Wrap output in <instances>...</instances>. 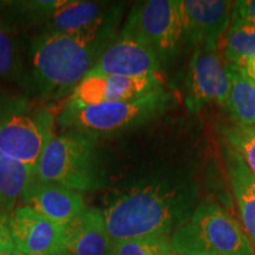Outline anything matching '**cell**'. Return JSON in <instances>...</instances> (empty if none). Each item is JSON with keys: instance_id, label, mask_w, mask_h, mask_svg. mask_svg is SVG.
I'll use <instances>...</instances> for the list:
<instances>
[{"instance_id": "obj_1", "label": "cell", "mask_w": 255, "mask_h": 255, "mask_svg": "<svg viewBox=\"0 0 255 255\" xmlns=\"http://www.w3.org/2000/svg\"><path fill=\"white\" fill-rule=\"evenodd\" d=\"M116 17V15H115ZM76 34L41 32L31 44V68L39 94L62 100L72 94L110 45L116 21Z\"/></svg>"}, {"instance_id": "obj_2", "label": "cell", "mask_w": 255, "mask_h": 255, "mask_svg": "<svg viewBox=\"0 0 255 255\" xmlns=\"http://www.w3.org/2000/svg\"><path fill=\"white\" fill-rule=\"evenodd\" d=\"M189 188L152 183L132 188L111 201L103 210L111 241L149 235H170L193 213Z\"/></svg>"}, {"instance_id": "obj_3", "label": "cell", "mask_w": 255, "mask_h": 255, "mask_svg": "<svg viewBox=\"0 0 255 255\" xmlns=\"http://www.w3.org/2000/svg\"><path fill=\"white\" fill-rule=\"evenodd\" d=\"M170 238L176 255H255L241 226L216 203L195 207Z\"/></svg>"}, {"instance_id": "obj_4", "label": "cell", "mask_w": 255, "mask_h": 255, "mask_svg": "<svg viewBox=\"0 0 255 255\" xmlns=\"http://www.w3.org/2000/svg\"><path fill=\"white\" fill-rule=\"evenodd\" d=\"M103 177L96 152V137L73 130L51 138L36 169V180L60 184L78 193L98 189Z\"/></svg>"}, {"instance_id": "obj_5", "label": "cell", "mask_w": 255, "mask_h": 255, "mask_svg": "<svg viewBox=\"0 0 255 255\" xmlns=\"http://www.w3.org/2000/svg\"><path fill=\"white\" fill-rule=\"evenodd\" d=\"M170 102V94L158 88L133 100L75 108L64 105L57 121L73 131L87 132L95 137L110 135L149 122L163 114Z\"/></svg>"}, {"instance_id": "obj_6", "label": "cell", "mask_w": 255, "mask_h": 255, "mask_svg": "<svg viewBox=\"0 0 255 255\" xmlns=\"http://www.w3.org/2000/svg\"><path fill=\"white\" fill-rule=\"evenodd\" d=\"M121 36L141 41L165 63L178 52L183 41L181 1L146 0L137 2L128 17Z\"/></svg>"}, {"instance_id": "obj_7", "label": "cell", "mask_w": 255, "mask_h": 255, "mask_svg": "<svg viewBox=\"0 0 255 255\" xmlns=\"http://www.w3.org/2000/svg\"><path fill=\"white\" fill-rule=\"evenodd\" d=\"M231 79L227 63L223 62L219 49H195L190 60L186 82V107L191 113H200L207 104L216 102L226 107Z\"/></svg>"}, {"instance_id": "obj_8", "label": "cell", "mask_w": 255, "mask_h": 255, "mask_svg": "<svg viewBox=\"0 0 255 255\" xmlns=\"http://www.w3.org/2000/svg\"><path fill=\"white\" fill-rule=\"evenodd\" d=\"M51 138V121L45 116L17 114L0 119V154L34 171Z\"/></svg>"}, {"instance_id": "obj_9", "label": "cell", "mask_w": 255, "mask_h": 255, "mask_svg": "<svg viewBox=\"0 0 255 255\" xmlns=\"http://www.w3.org/2000/svg\"><path fill=\"white\" fill-rule=\"evenodd\" d=\"M162 88L158 75L144 77H119V76H87L73 90L65 107L113 103L141 97L143 95Z\"/></svg>"}, {"instance_id": "obj_10", "label": "cell", "mask_w": 255, "mask_h": 255, "mask_svg": "<svg viewBox=\"0 0 255 255\" xmlns=\"http://www.w3.org/2000/svg\"><path fill=\"white\" fill-rule=\"evenodd\" d=\"M14 251L25 255L69 254L64 245L63 228L30 207L17 206L9 214Z\"/></svg>"}, {"instance_id": "obj_11", "label": "cell", "mask_w": 255, "mask_h": 255, "mask_svg": "<svg viewBox=\"0 0 255 255\" xmlns=\"http://www.w3.org/2000/svg\"><path fill=\"white\" fill-rule=\"evenodd\" d=\"M233 2L226 0L181 1L183 40L206 49H219V43L231 25Z\"/></svg>"}, {"instance_id": "obj_12", "label": "cell", "mask_w": 255, "mask_h": 255, "mask_svg": "<svg viewBox=\"0 0 255 255\" xmlns=\"http://www.w3.org/2000/svg\"><path fill=\"white\" fill-rule=\"evenodd\" d=\"M161 65L157 56L144 44L120 34L102 53L88 76L144 77L158 75Z\"/></svg>"}, {"instance_id": "obj_13", "label": "cell", "mask_w": 255, "mask_h": 255, "mask_svg": "<svg viewBox=\"0 0 255 255\" xmlns=\"http://www.w3.org/2000/svg\"><path fill=\"white\" fill-rule=\"evenodd\" d=\"M21 202L64 228L87 209L82 193L57 183L34 181L21 196Z\"/></svg>"}, {"instance_id": "obj_14", "label": "cell", "mask_w": 255, "mask_h": 255, "mask_svg": "<svg viewBox=\"0 0 255 255\" xmlns=\"http://www.w3.org/2000/svg\"><path fill=\"white\" fill-rule=\"evenodd\" d=\"M69 255H111L113 241L108 233L103 210L87 207L63 228Z\"/></svg>"}, {"instance_id": "obj_15", "label": "cell", "mask_w": 255, "mask_h": 255, "mask_svg": "<svg viewBox=\"0 0 255 255\" xmlns=\"http://www.w3.org/2000/svg\"><path fill=\"white\" fill-rule=\"evenodd\" d=\"M115 13L107 11V5L94 1H69L47 18L43 32L76 34L103 26Z\"/></svg>"}, {"instance_id": "obj_16", "label": "cell", "mask_w": 255, "mask_h": 255, "mask_svg": "<svg viewBox=\"0 0 255 255\" xmlns=\"http://www.w3.org/2000/svg\"><path fill=\"white\" fill-rule=\"evenodd\" d=\"M223 157L242 225L255 246V176L231 146L226 145Z\"/></svg>"}, {"instance_id": "obj_17", "label": "cell", "mask_w": 255, "mask_h": 255, "mask_svg": "<svg viewBox=\"0 0 255 255\" xmlns=\"http://www.w3.org/2000/svg\"><path fill=\"white\" fill-rule=\"evenodd\" d=\"M231 79V91L226 109L235 122L244 126H255V84L240 66L227 64Z\"/></svg>"}, {"instance_id": "obj_18", "label": "cell", "mask_w": 255, "mask_h": 255, "mask_svg": "<svg viewBox=\"0 0 255 255\" xmlns=\"http://www.w3.org/2000/svg\"><path fill=\"white\" fill-rule=\"evenodd\" d=\"M34 178L36 171L0 154V208L12 213Z\"/></svg>"}, {"instance_id": "obj_19", "label": "cell", "mask_w": 255, "mask_h": 255, "mask_svg": "<svg viewBox=\"0 0 255 255\" xmlns=\"http://www.w3.org/2000/svg\"><path fill=\"white\" fill-rule=\"evenodd\" d=\"M222 58L232 65H244L255 58V26L231 21L223 36Z\"/></svg>"}, {"instance_id": "obj_20", "label": "cell", "mask_w": 255, "mask_h": 255, "mask_svg": "<svg viewBox=\"0 0 255 255\" xmlns=\"http://www.w3.org/2000/svg\"><path fill=\"white\" fill-rule=\"evenodd\" d=\"M218 131L255 176V126L221 124Z\"/></svg>"}, {"instance_id": "obj_21", "label": "cell", "mask_w": 255, "mask_h": 255, "mask_svg": "<svg viewBox=\"0 0 255 255\" xmlns=\"http://www.w3.org/2000/svg\"><path fill=\"white\" fill-rule=\"evenodd\" d=\"M111 255H176L170 235L158 234L113 244Z\"/></svg>"}, {"instance_id": "obj_22", "label": "cell", "mask_w": 255, "mask_h": 255, "mask_svg": "<svg viewBox=\"0 0 255 255\" xmlns=\"http://www.w3.org/2000/svg\"><path fill=\"white\" fill-rule=\"evenodd\" d=\"M19 58L13 33L7 25L0 23V76L11 77L18 72Z\"/></svg>"}, {"instance_id": "obj_23", "label": "cell", "mask_w": 255, "mask_h": 255, "mask_svg": "<svg viewBox=\"0 0 255 255\" xmlns=\"http://www.w3.org/2000/svg\"><path fill=\"white\" fill-rule=\"evenodd\" d=\"M231 21L255 26V0H240L233 2Z\"/></svg>"}, {"instance_id": "obj_24", "label": "cell", "mask_w": 255, "mask_h": 255, "mask_svg": "<svg viewBox=\"0 0 255 255\" xmlns=\"http://www.w3.org/2000/svg\"><path fill=\"white\" fill-rule=\"evenodd\" d=\"M9 214L11 213L0 208V255L12 254L14 252L11 228H9Z\"/></svg>"}, {"instance_id": "obj_25", "label": "cell", "mask_w": 255, "mask_h": 255, "mask_svg": "<svg viewBox=\"0 0 255 255\" xmlns=\"http://www.w3.org/2000/svg\"><path fill=\"white\" fill-rule=\"evenodd\" d=\"M241 69H244L250 77H255V58L248 60Z\"/></svg>"}, {"instance_id": "obj_26", "label": "cell", "mask_w": 255, "mask_h": 255, "mask_svg": "<svg viewBox=\"0 0 255 255\" xmlns=\"http://www.w3.org/2000/svg\"><path fill=\"white\" fill-rule=\"evenodd\" d=\"M13 254H14V255H25V254L19 253V252H17V251H14V252H13ZM62 255H69V254H62Z\"/></svg>"}, {"instance_id": "obj_27", "label": "cell", "mask_w": 255, "mask_h": 255, "mask_svg": "<svg viewBox=\"0 0 255 255\" xmlns=\"http://www.w3.org/2000/svg\"><path fill=\"white\" fill-rule=\"evenodd\" d=\"M252 79H253V82H254V84H255V77H251Z\"/></svg>"}]
</instances>
